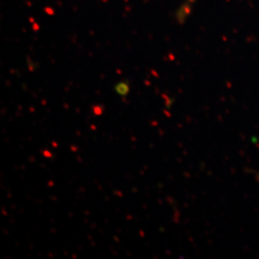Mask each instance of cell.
<instances>
[{"label": "cell", "instance_id": "obj_1", "mask_svg": "<svg viewBox=\"0 0 259 259\" xmlns=\"http://www.w3.org/2000/svg\"><path fill=\"white\" fill-rule=\"evenodd\" d=\"M115 90H116V93L119 94V95L126 96V95H127V94L130 93V85H128V83L126 82V80H124V82L118 83V84H116V85H115Z\"/></svg>", "mask_w": 259, "mask_h": 259}, {"label": "cell", "instance_id": "obj_2", "mask_svg": "<svg viewBox=\"0 0 259 259\" xmlns=\"http://www.w3.org/2000/svg\"><path fill=\"white\" fill-rule=\"evenodd\" d=\"M102 109H103L102 107H100V106H94V107H93L94 114H95V115H101L102 113H103Z\"/></svg>", "mask_w": 259, "mask_h": 259}, {"label": "cell", "instance_id": "obj_3", "mask_svg": "<svg viewBox=\"0 0 259 259\" xmlns=\"http://www.w3.org/2000/svg\"><path fill=\"white\" fill-rule=\"evenodd\" d=\"M42 154H44L45 156L48 157V158H52V157H53V154L50 153V151H48V150H44V151H42Z\"/></svg>", "mask_w": 259, "mask_h": 259}, {"label": "cell", "instance_id": "obj_4", "mask_svg": "<svg viewBox=\"0 0 259 259\" xmlns=\"http://www.w3.org/2000/svg\"><path fill=\"white\" fill-rule=\"evenodd\" d=\"M71 150H73V151H76V150H77V148H76V147H71Z\"/></svg>", "mask_w": 259, "mask_h": 259}]
</instances>
